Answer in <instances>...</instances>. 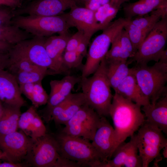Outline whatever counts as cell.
<instances>
[{"instance_id": "cell-10", "label": "cell", "mask_w": 167, "mask_h": 167, "mask_svg": "<svg viewBox=\"0 0 167 167\" xmlns=\"http://www.w3.org/2000/svg\"><path fill=\"white\" fill-rule=\"evenodd\" d=\"M101 118L93 109L85 104L65 124L61 132L92 141L99 125Z\"/></svg>"}, {"instance_id": "cell-48", "label": "cell", "mask_w": 167, "mask_h": 167, "mask_svg": "<svg viewBox=\"0 0 167 167\" xmlns=\"http://www.w3.org/2000/svg\"><path fill=\"white\" fill-rule=\"evenodd\" d=\"M2 106V104L0 102V113L1 111Z\"/></svg>"}, {"instance_id": "cell-3", "label": "cell", "mask_w": 167, "mask_h": 167, "mask_svg": "<svg viewBox=\"0 0 167 167\" xmlns=\"http://www.w3.org/2000/svg\"><path fill=\"white\" fill-rule=\"evenodd\" d=\"M54 136L62 157L79 163L82 167H101L103 164L90 140L61 132Z\"/></svg>"}, {"instance_id": "cell-7", "label": "cell", "mask_w": 167, "mask_h": 167, "mask_svg": "<svg viewBox=\"0 0 167 167\" xmlns=\"http://www.w3.org/2000/svg\"><path fill=\"white\" fill-rule=\"evenodd\" d=\"M12 23L34 36L42 37L56 33H68L70 28L62 14L54 16H15Z\"/></svg>"}, {"instance_id": "cell-41", "label": "cell", "mask_w": 167, "mask_h": 167, "mask_svg": "<svg viewBox=\"0 0 167 167\" xmlns=\"http://www.w3.org/2000/svg\"><path fill=\"white\" fill-rule=\"evenodd\" d=\"M24 0H0V6H5L15 10L21 7Z\"/></svg>"}, {"instance_id": "cell-35", "label": "cell", "mask_w": 167, "mask_h": 167, "mask_svg": "<svg viewBox=\"0 0 167 167\" xmlns=\"http://www.w3.org/2000/svg\"><path fill=\"white\" fill-rule=\"evenodd\" d=\"M46 133L45 126L37 113L32 124L29 136L32 139H35L45 135Z\"/></svg>"}, {"instance_id": "cell-21", "label": "cell", "mask_w": 167, "mask_h": 167, "mask_svg": "<svg viewBox=\"0 0 167 167\" xmlns=\"http://www.w3.org/2000/svg\"><path fill=\"white\" fill-rule=\"evenodd\" d=\"M115 92L141 106L150 103L138 84L132 68L131 72L118 85Z\"/></svg>"}, {"instance_id": "cell-22", "label": "cell", "mask_w": 167, "mask_h": 167, "mask_svg": "<svg viewBox=\"0 0 167 167\" xmlns=\"http://www.w3.org/2000/svg\"><path fill=\"white\" fill-rule=\"evenodd\" d=\"M166 6L167 0H139L125 4L123 10L125 18L131 19L133 17L143 16Z\"/></svg>"}, {"instance_id": "cell-50", "label": "cell", "mask_w": 167, "mask_h": 167, "mask_svg": "<svg viewBox=\"0 0 167 167\" xmlns=\"http://www.w3.org/2000/svg\"><path fill=\"white\" fill-rule=\"evenodd\" d=\"M29 0V1H32V0Z\"/></svg>"}, {"instance_id": "cell-32", "label": "cell", "mask_w": 167, "mask_h": 167, "mask_svg": "<svg viewBox=\"0 0 167 167\" xmlns=\"http://www.w3.org/2000/svg\"><path fill=\"white\" fill-rule=\"evenodd\" d=\"M120 43L121 48V60L127 61L134 56L135 52L126 31L123 28L120 32Z\"/></svg>"}, {"instance_id": "cell-40", "label": "cell", "mask_w": 167, "mask_h": 167, "mask_svg": "<svg viewBox=\"0 0 167 167\" xmlns=\"http://www.w3.org/2000/svg\"><path fill=\"white\" fill-rule=\"evenodd\" d=\"M34 83H28L19 85L21 93L30 100L33 92Z\"/></svg>"}, {"instance_id": "cell-31", "label": "cell", "mask_w": 167, "mask_h": 167, "mask_svg": "<svg viewBox=\"0 0 167 167\" xmlns=\"http://www.w3.org/2000/svg\"><path fill=\"white\" fill-rule=\"evenodd\" d=\"M84 57L76 50L64 51L62 58L64 68L68 72L70 69L79 67L82 64Z\"/></svg>"}, {"instance_id": "cell-37", "label": "cell", "mask_w": 167, "mask_h": 167, "mask_svg": "<svg viewBox=\"0 0 167 167\" xmlns=\"http://www.w3.org/2000/svg\"><path fill=\"white\" fill-rule=\"evenodd\" d=\"M13 10L0 7V27L12 25V20L15 16Z\"/></svg>"}, {"instance_id": "cell-9", "label": "cell", "mask_w": 167, "mask_h": 167, "mask_svg": "<svg viewBox=\"0 0 167 167\" xmlns=\"http://www.w3.org/2000/svg\"><path fill=\"white\" fill-rule=\"evenodd\" d=\"M167 39V16L155 25L138 49L131 61L136 65H147L151 61L158 62L165 49Z\"/></svg>"}, {"instance_id": "cell-5", "label": "cell", "mask_w": 167, "mask_h": 167, "mask_svg": "<svg viewBox=\"0 0 167 167\" xmlns=\"http://www.w3.org/2000/svg\"><path fill=\"white\" fill-rule=\"evenodd\" d=\"M32 140L31 149L26 161L29 165L35 167H81L80 164L60 155L54 135L46 133Z\"/></svg>"}, {"instance_id": "cell-29", "label": "cell", "mask_w": 167, "mask_h": 167, "mask_svg": "<svg viewBox=\"0 0 167 167\" xmlns=\"http://www.w3.org/2000/svg\"><path fill=\"white\" fill-rule=\"evenodd\" d=\"M11 73L15 76L19 85L41 82L46 75L50 74L49 72L37 71H18Z\"/></svg>"}, {"instance_id": "cell-30", "label": "cell", "mask_w": 167, "mask_h": 167, "mask_svg": "<svg viewBox=\"0 0 167 167\" xmlns=\"http://www.w3.org/2000/svg\"><path fill=\"white\" fill-rule=\"evenodd\" d=\"M36 109L32 105L21 113L19 118L18 129L29 136L30 130L33 119L37 113ZM30 137V136H29Z\"/></svg>"}, {"instance_id": "cell-24", "label": "cell", "mask_w": 167, "mask_h": 167, "mask_svg": "<svg viewBox=\"0 0 167 167\" xmlns=\"http://www.w3.org/2000/svg\"><path fill=\"white\" fill-rule=\"evenodd\" d=\"M123 3L121 0H113L94 11L95 22L98 31L102 30L109 25L115 17L121 5Z\"/></svg>"}, {"instance_id": "cell-28", "label": "cell", "mask_w": 167, "mask_h": 167, "mask_svg": "<svg viewBox=\"0 0 167 167\" xmlns=\"http://www.w3.org/2000/svg\"><path fill=\"white\" fill-rule=\"evenodd\" d=\"M123 28L126 32L136 53L139 47L147 35L140 29L133 24L131 19H127Z\"/></svg>"}, {"instance_id": "cell-34", "label": "cell", "mask_w": 167, "mask_h": 167, "mask_svg": "<svg viewBox=\"0 0 167 167\" xmlns=\"http://www.w3.org/2000/svg\"><path fill=\"white\" fill-rule=\"evenodd\" d=\"M120 31L112 40L111 43V48L105 56V59L106 62L122 61V50L120 43Z\"/></svg>"}, {"instance_id": "cell-11", "label": "cell", "mask_w": 167, "mask_h": 167, "mask_svg": "<svg viewBox=\"0 0 167 167\" xmlns=\"http://www.w3.org/2000/svg\"><path fill=\"white\" fill-rule=\"evenodd\" d=\"M46 37L34 36L14 45L9 52L19 55L38 66L46 68L52 74H57L44 43Z\"/></svg>"}, {"instance_id": "cell-27", "label": "cell", "mask_w": 167, "mask_h": 167, "mask_svg": "<svg viewBox=\"0 0 167 167\" xmlns=\"http://www.w3.org/2000/svg\"><path fill=\"white\" fill-rule=\"evenodd\" d=\"M32 37L31 34L12 24L0 27V41L13 45Z\"/></svg>"}, {"instance_id": "cell-4", "label": "cell", "mask_w": 167, "mask_h": 167, "mask_svg": "<svg viewBox=\"0 0 167 167\" xmlns=\"http://www.w3.org/2000/svg\"><path fill=\"white\" fill-rule=\"evenodd\" d=\"M132 68L138 84L151 103L167 95V63L159 61L152 66L136 65Z\"/></svg>"}, {"instance_id": "cell-42", "label": "cell", "mask_w": 167, "mask_h": 167, "mask_svg": "<svg viewBox=\"0 0 167 167\" xmlns=\"http://www.w3.org/2000/svg\"><path fill=\"white\" fill-rule=\"evenodd\" d=\"M0 160V167H24L28 165L27 164H17L8 161Z\"/></svg>"}, {"instance_id": "cell-46", "label": "cell", "mask_w": 167, "mask_h": 167, "mask_svg": "<svg viewBox=\"0 0 167 167\" xmlns=\"http://www.w3.org/2000/svg\"><path fill=\"white\" fill-rule=\"evenodd\" d=\"M0 160H3L8 161L5 154L0 149Z\"/></svg>"}, {"instance_id": "cell-47", "label": "cell", "mask_w": 167, "mask_h": 167, "mask_svg": "<svg viewBox=\"0 0 167 167\" xmlns=\"http://www.w3.org/2000/svg\"><path fill=\"white\" fill-rule=\"evenodd\" d=\"M163 151L162 154L164 158H167V145L165 147L162 149Z\"/></svg>"}, {"instance_id": "cell-43", "label": "cell", "mask_w": 167, "mask_h": 167, "mask_svg": "<svg viewBox=\"0 0 167 167\" xmlns=\"http://www.w3.org/2000/svg\"><path fill=\"white\" fill-rule=\"evenodd\" d=\"M9 62V55L7 53H0V69L7 68Z\"/></svg>"}, {"instance_id": "cell-16", "label": "cell", "mask_w": 167, "mask_h": 167, "mask_svg": "<svg viewBox=\"0 0 167 167\" xmlns=\"http://www.w3.org/2000/svg\"><path fill=\"white\" fill-rule=\"evenodd\" d=\"M70 28L75 27L86 36L91 38L98 31L94 20V11L86 7L75 5L62 14Z\"/></svg>"}, {"instance_id": "cell-36", "label": "cell", "mask_w": 167, "mask_h": 167, "mask_svg": "<svg viewBox=\"0 0 167 167\" xmlns=\"http://www.w3.org/2000/svg\"><path fill=\"white\" fill-rule=\"evenodd\" d=\"M84 36L82 32L78 31L71 35L67 41L65 51L75 50Z\"/></svg>"}, {"instance_id": "cell-18", "label": "cell", "mask_w": 167, "mask_h": 167, "mask_svg": "<svg viewBox=\"0 0 167 167\" xmlns=\"http://www.w3.org/2000/svg\"><path fill=\"white\" fill-rule=\"evenodd\" d=\"M81 77L67 75L61 80L50 81V91L45 110L46 118L51 109L66 99L71 93L75 86L79 83Z\"/></svg>"}, {"instance_id": "cell-38", "label": "cell", "mask_w": 167, "mask_h": 167, "mask_svg": "<svg viewBox=\"0 0 167 167\" xmlns=\"http://www.w3.org/2000/svg\"><path fill=\"white\" fill-rule=\"evenodd\" d=\"M114 0H90L85 2L86 7L94 11L103 5ZM125 2L130 0H123Z\"/></svg>"}, {"instance_id": "cell-45", "label": "cell", "mask_w": 167, "mask_h": 167, "mask_svg": "<svg viewBox=\"0 0 167 167\" xmlns=\"http://www.w3.org/2000/svg\"><path fill=\"white\" fill-rule=\"evenodd\" d=\"M161 62L167 63V49H165L161 54L159 60Z\"/></svg>"}, {"instance_id": "cell-15", "label": "cell", "mask_w": 167, "mask_h": 167, "mask_svg": "<svg viewBox=\"0 0 167 167\" xmlns=\"http://www.w3.org/2000/svg\"><path fill=\"white\" fill-rule=\"evenodd\" d=\"M92 141L103 164L111 158L115 150L114 130L105 117H101Z\"/></svg>"}, {"instance_id": "cell-6", "label": "cell", "mask_w": 167, "mask_h": 167, "mask_svg": "<svg viewBox=\"0 0 167 167\" xmlns=\"http://www.w3.org/2000/svg\"><path fill=\"white\" fill-rule=\"evenodd\" d=\"M127 19L120 17L102 30L101 34L92 42L87 53V58L82 67L81 78L89 76L99 66L109 50L111 42L118 33L123 28Z\"/></svg>"}, {"instance_id": "cell-26", "label": "cell", "mask_w": 167, "mask_h": 167, "mask_svg": "<svg viewBox=\"0 0 167 167\" xmlns=\"http://www.w3.org/2000/svg\"><path fill=\"white\" fill-rule=\"evenodd\" d=\"M85 104V97L82 92L71 93L69 96V101L65 108L53 120L57 124L65 125Z\"/></svg>"}, {"instance_id": "cell-23", "label": "cell", "mask_w": 167, "mask_h": 167, "mask_svg": "<svg viewBox=\"0 0 167 167\" xmlns=\"http://www.w3.org/2000/svg\"><path fill=\"white\" fill-rule=\"evenodd\" d=\"M21 108L2 104L0 113V135L18 130V123Z\"/></svg>"}, {"instance_id": "cell-19", "label": "cell", "mask_w": 167, "mask_h": 167, "mask_svg": "<svg viewBox=\"0 0 167 167\" xmlns=\"http://www.w3.org/2000/svg\"><path fill=\"white\" fill-rule=\"evenodd\" d=\"M71 36L68 33L45 39L44 46L53 63L57 74L67 72L63 67L62 58L67 43Z\"/></svg>"}, {"instance_id": "cell-2", "label": "cell", "mask_w": 167, "mask_h": 167, "mask_svg": "<svg viewBox=\"0 0 167 167\" xmlns=\"http://www.w3.org/2000/svg\"><path fill=\"white\" fill-rule=\"evenodd\" d=\"M91 76L81 78L79 83L86 104L101 117L109 116L113 97L106 74L105 58Z\"/></svg>"}, {"instance_id": "cell-17", "label": "cell", "mask_w": 167, "mask_h": 167, "mask_svg": "<svg viewBox=\"0 0 167 167\" xmlns=\"http://www.w3.org/2000/svg\"><path fill=\"white\" fill-rule=\"evenodd\" d=\"M0 102L20 108L26 103L15 76L6 69H0Z\"/></svg>"}, {"instance_id": "cell-49", "label": "cell", "mask_w": 167, "mask_h": 167, "mask_svg": "<svg viewBox=\"0 0 167 167\" xmlns=\"http://www.w3.org/2000/svg\"><path fill=\"white\" fill-rule=\"evenodd\" d=\"M84 0V1L85 3V2L89 1L90 0Z\"/></svg>"}, {"instance_id": "cell-33", "label": "cell", "mask_w": 167, "mask_h": 167, "mask_svg": "<svg viewBox=\"0 0 167 167\" xmlns=\"http://www.w3.org/2000/svg\"><path fill=\"white\" fill-rule=\"evenodd\" d=\"M49 95L43 88L41 82L34 83L33 94L30 99L36 108L47 104Z\"/></svg>"}, {"instance_id": "cell-20", "label": "cell", "mask_w": 167, "mask_h": 167, "mask_svg": "<svg viewBox=\"0 0 167 167\" xmlns=\"http://www.w3.org/2000/svg\"><path fill=\"white\" fill-rule=\"evenodd\" d=\"M145 120L160 129L165 135L167 134V95L153 104L149 103L142 106Z\"/></svg>"}, {"instance_id": "cell-44", "label": "cell", "mask_w": 167, "mask_h": 167, "mask_svg": "<svg viewBox=\"0 0 167 167\" xmlns=\"http://www.w3.org/2000/svg\"><path fill=\"white\" fill-rule=\"evenodd\" d=\"M13 45L6 42L0 41V53H8Z\"/></svg>"}, {"instance_id": "cell-8", "label": "cell", "mask_w": 167, "mask_h": 167, "mask_svg": "<svg viewBox=\"0 0 167 167\" xmlns=\"http://www.w3.org/2000/svg\"><path fill=\"white\" fill-rule=\"evenodd\" d=\"M136 141L142 167H148L154 160L161 161L160 152L167 145V139L162 131L146 120L138 130Z\"/></svg>"}, {"instance_id": "cell-14", "label": "cell", "mask_w": 167, "mask_h": 167, "mask_svg": "<svg viewBox=\"0 0 167 167\" xmlns=\"http://www.w3.org/2000/svg\"><path fill=\"white\" fill-rule=\"evenodd\" d=\"M130 138L129 142L124 141L117 147L111 158L103 164L101 167H142L137 147L136 134Z\"/></svg>"}, {"instance_id": "cell-1", "label": "cell", "mask_w": 167, "mask_h": 167, "mask_svg": "<svg viewBox=\"0 0 167 167\" xmlns=\"http://www.w3.org/2000/svg\"><path fill=\"white\" fill-rule=\"evenodd\" d=\"M141 106L115 93L109 111L115 132V150L138 131L145 121Z\"/></svg>"}, {"instance_id": "cell-39", "label": "cell", "mask_w": 167, "mask_h": 167, "mask_svg": "<svg viewBox=\"0 0 167 167\" xmlns=\"http://www.w3.org/2000/svg\"><path fill=\"white\" fill-rule=\"evenodd\" d=\"M91 38V37L84 36L75 50L78 53L84 57L87 54V49Z\"/></svg>"}, {"instance_id": "cell-25", "label": "cell", "mask_w": 167, "mask_h": 167, "mask_svg": "<svg viewBox=\"0 0 167 167\" xmlns=\"http://www.w3.org/2000/svg\"><path fill=\"white\" fill-rule=\"evenodd\" d=\"M106 62L107 77L111 88L115 92L120 84L131 72V68L128 66L131 61Z\"/></svg>"}, {"instance_id": "cell-12", "label": "cell", "mask_w": 167, "mask_h": 167, "mask_svg": "<svg viewBox=\"0 0 167 167\" xmlns=\"http://www.w3.org/2000/svg\"><path fill=\"white\" fill-rule=\"evenodd\" d=\"M32 142V139L20 130L0 135V149L8 161L15 163H26Z\"/></svg>"}, {"instance_id": "cell-13", "label": "cell", "mask_w": 167, "mask_h": 167, "mask_svg": "<svg viewBox=\"0 0 167 167\" xmlns=\"http://www.w3.org/2000/svg\"><path fill=\"white\" fill-rule=\"evenodd\" d=\"M80 0H32L25 6L14 10V16H54L63 14Z\"/></svg>"}]
</instances>
